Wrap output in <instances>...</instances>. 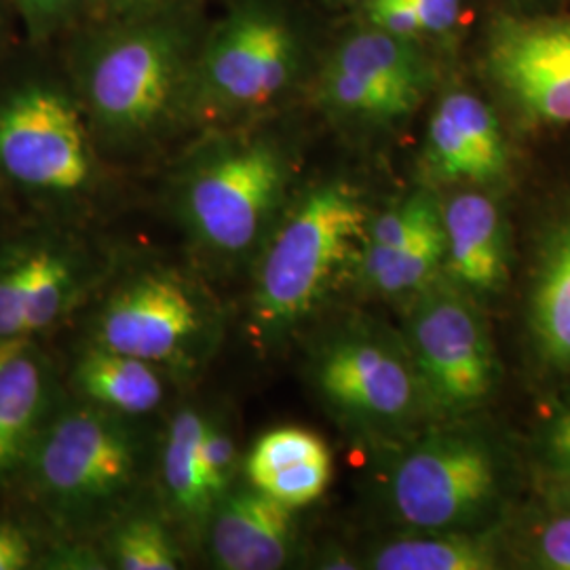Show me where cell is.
<instances>
[{"label":"cell","instance_id":"44dd1931","mask_svg":"<svg viewBox=\"0 0 570 570\" xmlns=\"http://www.w3.org/2000/svg\"><path fill=\"white\" fill-rule=\"evenodd\" d=\"M442 218L391 249L362 247L357 268L372 292L387 298H412L433 284L444 268Z\"/></svg>","mask_w":570,"mask_h":570},{"label":"cell","instance_id":"5b68a950","mask_svg":"<svg viewBox=\"0 0 570 570\" xmlns=\"http://www.w3.org/2000/svg\"><path fill=\"white\" fill-rule=\"evenodd\" d=\"M220 336L212 294L176 268L150 266L112 289L94 322V343L167 372H195Z\"/></svg>","mask_w":570,"mask_h":570},{"label":"cell","instance_id":"8fae6325","mask_svg":"<svg viewBox=\"0 0 570 570\" xmlns=\"http://www.w3.org/2000/svg\"><path fill=\"white\" fill-rule=\"evenodd\" d=\"M428 87V61L414 42L370 26L338 45L320 89L338 119L387 125L423 102Z\"/></svg>","mask_w":570,"mask_h":570},{"label":"cell","instance_id":"1f68e13d","mask_svg":"<svg viewBox=\"0 0 570 570\" xmlns=\"http://www.w3.org/2000/svg\"><path fill=\"white\" fill-rule=\"evenodd\" d=\"M546 494L551 508L570 510V468L548 469Z\"/></svg>","mask_w":570,"mask_h":570},{"label":"cell","instance_id":"6da1fadb","mask_svg":"<svg viewBox=\"0 0 570 570\" xmlns=\"http://www.w3.org/2000/svg\"><path fill=\"white\" fill-rule=\"evenodd\" d=\"M370 214L345 183L311 188L268 230L256 254L249 332L258 348L277 346L305 322L348 263H357Z\"/></svg>","mask_w":570,"mask_h":570},{"label":"cell","instance_id":"4dcf8cb0","mask_svg":"<svg viewBox=\"0 0 570 570\" xmlns=\"http://www.w3.org/2000/svg\"><path fill=\"white\" fill-rule=\"evenodd\" d=\"M423 23L425 32H446L461 16L463 0H400Z\"/></svg>","mask_w":570,"mask_h":570},{"label":"cell","instance_id":"8992f818","mask_svg":"<svg viewBox=\"0 0 570 570\" xmlns=\"http://www.w3.org/2000/svg\"><path fill=\"white\" fill-rule=\"evenodd\" d=\"M503 459L487 435L442 429L395 459L389 508L412 530L487 529L503 501Z\"/></svg>","mask_w":570,"mask_h":570},{"label":"cell","instance_id":"d4e9b609","mask_svg":"<svg viewBox=\"0 0 570 570\" xmlns=\"http://www.w3.org/2000/svg\"><path fill=\"white\" fill-rule=\"evenodd\" d=\"M330 480H332V454H324V456H315L298 465L273 473L256 489L263 490L285 508L296 511L315 503L326 492Z\"/></svg>","mask_w":570,"mask_h":570},{"label":"cell","instance_id":"7a4b0ae2","mask_svg":"<svg viewBox=\"0 0 570 570\" xmlns=\"http://www.w3.org/2000/svg\"><path fill=\"white\" fill-rule=\"evenodd\" d=\"M289 184V159L266 136H237L207 146L186 167L178 214L199 254L214 265L256 258L277 223Z\"/></svg>","mask_w":570,"mask_h":570},{"label":"cell","instance_id":"ba28073f","mask_svg":"<svg viewBox=\"0 0 570 570\" xmlns=\"http://www.w3.org/2000/svg\"><path fill=\"white\" fill-rule=\"evenodd\" d=\"M317 395L348 428L395 435L433 414L406 341L357 324L327 336L311 357Z\"/></svg>","mask_w":570,"mask_h":570},{"label":"cell","instance_id":"9a60e30c","mask_svg":"<svg viewBox=\"0 0 570 570\" xmlns=\"http://www.w3.org/2000/svg\"><path fill=\"white\" fill-rule=\"evenodd\" d=\"M51 414V366L35 341L0 345V482L20 475Z\"/></svg>","mask_w":570,"mask_h":570},{"label":"cell","instance_id":"ffe728a7","mask_svg":"<svg viewBox=\"0 0 570 570\" xmlns=\"http://www.w3.org/2000/svg\"><path fill=\"white\" fill-rule=\"evenodd\" d=\"M530 330L541 357L570 370V216L551 230L530 292Z\"/></svg>","mask_w":570,"mask_h":570},{"label":"cell","instance_id":"2e32d148","mask_svg":"<svg viewBox=\"0 0 570 570\" xmlns=\"http://www.w3.org/2000/svg\"><path fill=\"white\" fill-rule=\"evenodd\" d=\"M444 268L473 294H494L508 282L510 244L505 223L489 195L465 190L442 204Z\"/></svg>","mask_w":570,"mask_h":570},{"label":"cell","instance_id":"83f0119b","mask_svg":"<svg viewBox=\"0 0 570 570\" xmlns=\"http://www.w3.org/2000/svg\"><path fill=\"white\" fill-rule=\"evenodd\" d=\"M13 9L28 23V28L37 35H45L66 20L81 0H9Z\"/></svg>","mask_w":570,"mask_h":570},{"label":"cell","instance_id":"ac0fdd59","mask_svg":"<svg viewBox=\"0 0 570 570\" xmlns=\"http://www.w3.org/2000/svg\"><path fill=\"white\" fill-rule=\"evenodd\" d=\"M374 570H494L503 567V541L494 530H414L374 548Z\"/></svg>","mask_w":570,"mask_h":570},{"label":"cell","instance_id":"277c9868","mask_svg":"<svg viewBox=\"0 0 570 570\" xmlns=\"http://www.w3.org/2000/svg\"><path fill=\"white\" fill-rule=\"evenodd\" d=\"M190 53L174 21H142L104 37L82 61V102L106 140L136 146L188 104Z\"/></svg>","mask_w":570,"mask_h":570},{"label":"cell","instance_id":"f546056e","mask_svg":"<svg viewBox=\"0 0 570 570\" xmlns=\"http://www.w3.org/2000/svg\"><path fill=\"white\" fill-rule=\"evenodd\" d=\"M35 562V543L20 524L0 520V570L30 569Z\"/></svg>","mask_w":570,"mask_h":570},{"label":"cell","instance_id":"9c48e42d","mask_svg":"<svg viewBox=\"0 0 570 570\" xmlns=\"http://www.w3.org/2000/svg\"><path fill=\"white\" fill-rule=\"evenodd\" d=\"M301 70V42L266 2H245L220 21L190 79L188 104L207 121L258 115L277 102Z\"/></svg>","mask_w":570,"mask_h":570},{"label":"cell","instance_id":"7402d4cb","mask_svg":"<svg viewBox=\"0 0 570 570\" xmlns=\"http://www.w3.org/2000/svg\"><path fill=\"white\" fill-rule=\"evenodd\" d=\"M108 560L121 570L183 569V553L164 522L150 515L122 520L110 537Z\"/></svg>","mask_w":570,"mask_h":570},{"label":"cell","instance_id":"e0dca14e","mask_svg":"<svg viewBox=\"0 0 570 570\" xmlns=\"http://www.w3.org/2000/svg\"><path fill=\"white\" fill-rule=\"evenodd\" d=\"M82 402L122 416H144L164 404L161 367L104 346L89 345L72 372Z\"/></svg>","mask_w":570,"mask_h":570},{"label":"cell","instance_id":"5bb4252c","mask_svg":"<svg viewBox=\"0 0 570 570\" xmlns=\"http://www.w3.org/2000/svg\"><path fill=\"white\" fill-rule=\"evenodd\" d=\"M294 510L247 480L233 484L207 518V550L218 569H284L294 550Z\"/></svg>","mask_w":570,"mask_h":570},{"label":"cell","instance_id":"f1b7e54d","mask_svg":"<svg viewBox=\"0 0 570 570\" xmlns=\"http://www.w3.org/2000/svg\"><path fill=\"white\" fill-rule=\"evenodd\" d=\"M539 449L548 469L570 468V404L551 416L541 431Z\"/></svg>","mask_w":570,"mask_h":570},{"label":"cell","instance_id":"603a6c76","mask_svg":"<svg viewBox=\"0 0 570 570\" xmlns=\"http://www.w3.org/2000/svg\"><path fill=\"white\" fill-rule=\"evenodd\" d=\"M440 106L449 112L473 148L478 161L484 167L489 184L501 180L508 171L510 155L499 119L489 104L468 91H452L442 98Z\"/></svg>","mask_w":570,"mask_h":570},{"label":"cell","instance_id":"3957f363","mask_svg":"<svg viewBox=\"0 0 570 570\" xmlns=\"http://www.w3.org/2000/svg\"><path fill=\"white\" fill-rule=\"evenodd\" d=\"M146 440L131 416L82 402L53 412L21 469L58 522H87L122 503L144 478Z\"/></svg>","mask_w":570,"mask_h":570},{"label":"cell","instance_id":"d6a6232c","mask_svg":"<svg viewBox=\"0 0 570 570\" xmlns=\"http://www.w3.org/2000/svg\"><path fill=\"white\" fill-rule=\"evenodd\" d=\"M104 2H108L117 11H136V9H148L164 0H104Z\"/></svg>","mask_w":570,"mask_h":570},{"label":"cell","instance_id":"4fadbf2b","mask_svg":"<svg viewBox=\"0 0 570 570\" xmlns=\"http://www.w3.org/2000/svg\"><path fill=\"white\" fill-rule=\"evenodd\" d=\"M82 258L68 245L30 239L0 254V345L35 341L77 305Z\"/></svg>","mask_w":570,"mask_h":570},{"label":"cell","instance_id":"30bf717a","mask_svg":"<svg viewBox=\"0 0 570 570\" xmlns=\"http://www.w3.org/2000/svg\"><path fill=\"white\" fill-rule=\"evenodd\" d=\"M463 292L435 279L410 298L404 341L435 414L480 406L499 381L489 326Z\"/></svg>","mask_w":570,"mask_h":570},{"label":"cell","instance_id":"d6986e66","mask_svg":"<svg viewBox=\"0 0 570 570\" xmlns=\"http://www.w3.org/2000/svg\"><path fill=\"white\" fill-rule=\"evenodd\" d=\"M207 416L197 407H183L174 414L165 431L161 446V490L167 510L190 530L204 532L207 518L214 511L207 492L202 463Z\"/></svg>","mask_w":570,"mask_h":570},{"label":"cell","instance_id":"cb8c5ba5","mask_svg":"<svg viewBox=\"0 0 570 570\" xmlns=\"http://www.w3.org/2000/svg\"><path fill=\"white\" fill-rule=\"evenodd\" d=\"M324 454H330V450L317 433L303 428L273 429L258 438V442L247 452L244 461L245 480L258 487L277 471Z\"/></svg>","mask_w":570,"mask_h":570},{"label":"cell","instance_id":"4316f807","mask_svg":"<svg viewBox=\"0 0 570 570\" xmlns=\"http://www.w3.org/2000/svg\"><path fill=\"white\" fill-rule=\"evenodd\" d=\"M520 550L532 569L570 570V510L551 508L546 520L529 527Z\"/></svg>","mask_w":570,"mask_h":570},{"label":"cell","instance_id":"484cf974","mask_svg":"<svg viewBox=\"0 0 570 570\" xmlns=\"http://www.w3.org/2000/svg\"><path fill=\"white\" fill-rule=\"evenodd\" d=\"M202 463L205 487L216 508V503L225 497L226 490L235 484V478L242 468L235 433L220 416H207L202 442Z\"/></svg>","mask_w":570,"mask_h":570},{"label":"cell","instance_id":"52a82bcc","mask_svg":"<svg viewBox=\"0 0 570 570\" xmlns=\"http://www.w3.org/2000/svg\"><path fill=\"white\" fill-rule=\"evenodd\" d=\"M0 178L42 204L91 190L96 155L87 117L60 85L28 79L0 94Z\"/></svg>","mask_w":570,"mask_h":570},{"label":"cell","instance_id":"7c38bea8","mask_svg":"<svg viewBox=\"0 0 570 570\" xmlns=\"http://www.w3.org/2000/svg\"><path fill=\"white\" fill-rule=\"evenodd\" d=\"M492 81L529 119L570 125V18H501L490 28Z\"/></svg>","mask_w":570,"mask_h":570}]
</instances>
